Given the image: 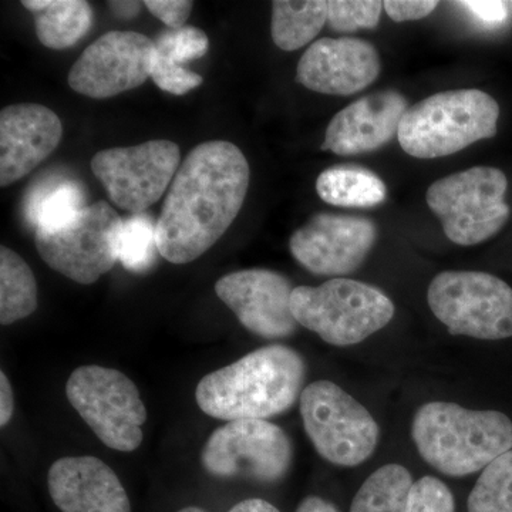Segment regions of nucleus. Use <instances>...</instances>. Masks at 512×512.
Segmentation results:
<instances>
[{"instance_id": "nucleus-1", "label": "nucleus", "mask_w": 512, "mask_h": 512, "mask_svg": "<svg viewBox=\"0 0 512 512\" xmlns=\"http://www.w3.org/2000/svg\"><path fill=\"white\" fill-rule=\"evenodd\" d=\"M249 164L229 141L192 148L168 188L156 222L158 251L171 264L195 261L235 221L249 187Z\"/></svg>"}, {"instance_id": "nucleus-2", "label": "nucleus", "mask_w": 512, "mask_h": 512, "mask_svg": "<svg viewBox=\"0 0 512 512\" xmlns=\"http://www.w3.org/2000/svg\"><path fill=\"white\" fill-rule=\"evenodd\" d=\"M305 377V360L296 350L266 346L202 377L195 399L214 419L266 420L291 409Z\"/></svg>"}, {"instance_id": "nucleus-3", "label": "nucleus", "mask_w": 512, "mask_h": 512, "mask_svg": "<svg viewBox=\"0 0 512 512\" xmlns=\"http://www.w3.org/2000/svg\"><path fill=\"white\" fill-rule=\"evenodd\" d=\"M414 444L426 463L450 477L483 470L512 448L510 417L456 403L424 404L414 416Z\"/></svg>"}, {"instance_id": "nucleus-4", "label": "nucleus", "mask_w": 512, "mask_h": 512, "mask_svg": "<svg viewBox=\"0 0 512 512\" xmlns=\"http://www.w3.org/2000/svg\"><path fill=\"white\" fill-rule=\"evenodd\" d=\"M500 106L490 94L458 89L433 94L407 109L400 123L404 153L423 160L451 156L497 134Z\"/></svg>"}, {"instance_id": "nucleus-5", "label": "nucleus", "mask_w": 512, "mask_h": 512, "mask_svg": "<svg viewBox=\"0 0 512 512\" xmlns=\"http://www.w3.org/2000/svg\"><path fill=\"white\" fill-rule=\"evenodd\" d=\"M298 325L333 346H352L383 329L394 316L386 293L353 279H330L319 286H298L292 293Z\"/></svg>"}, {"instance_id": "nucleus-6", "label": "nucleus", "mask_w": 512, "mask_h": 512, "mask_svg": "<svg viewBox=\"0 0 512 512\" xmlns=\"http://www.w3.org/2000/svg\"><path fill=\"white\" fill-rule=\"evenodd\" d=\"M507 188L503 171L480 165L431 184L427 205L451 242L470 247L494 237L507 224Z\"/></svg>"}, {"instance_id": "nucleus-7", "label": "nucleus", "mask_w": 512, "mask_h": 512, "mask_svg": "<svg viewBox=\"0 0 512 512\" xmlns=\"http://www.w3.org/2000/svg\"><path fill=\"white\" fill-rule=\"evenodd\" d=\"M431 312L448 332L481 340L512 336V289L497 276L444 271L427 291Z\"/></svg>"}, {"instance_id": "nucleus-8", "label": "nucleus", "mask_w": 512, "mask_h": 512, "mask_svg": "<svg viewBox=\"0 0 512 512\" xmlns=\"http://www.w3.org/2000/svg\"><path fill=\"white\" fill-rule=\"evenodd\" d=\"M66 396L104 446L123 453L140 447L146 406L136 384L119 370L79 367L67 380Z\"/></svg>"}, {"instance_id": "nucleus-9", "label": "nucleus", "mask_w": 512, "mask_h": 512, "mask_svg": "<svg viewBox=\"0 0 512 512\" xmlns=\"http://www.w3.org/2000/svg\"><path fill=\"white\" fill-rule=\"evenodd\" d=\"M301 414L313 447L335 466H359L376 450L380 436L376 420L338 384L319 380L306 386Z\"/></svg>"}, {"instance_id": "nucleus-10", "label": "nucleus", "mask_w": 512, "mask_h": 512, "mask_svg": "<svg viewBox=\"0 0 512 512\" xmlns=\"http://www.w3.org/2000/svg\"><path fill=\"white\" fill-rule=\"evenodd\" d=\"M291 439L268 420L228 421L211 434L201 453L202 467L218 478L276 483L292 466Z\"/></svg>"}, {"instance_id": "nucleus-11", "label": "nucleus", "mask_w": 512, "mask_h": 512, "mask_svg": "<svg viewBox=\"0 0 512 512\" xmlns=\"http://www.w3.org/2000/svg\"><path fill=\"white\" fill-rule=\"evenodd\" d=\"M121 222L109 202H96L60 231H36L37 252L53 271L77 284L92 285L116 265Z\"/></svg>"}, {"instance_id": "nucleus-12", "label": "nucleus", "mask_w": 512, "mask_h": 512, "mask_svg": "<svg viewBox=\"0 0 512 512\" xmlns=\"http://www.w3.org/2000/svg\"><path fill=\"white\" fill-rule=\"evenodd\" d=\"M180 160V147L173 141L151 140L99 151L92 170L117 207L143 214L168 191Z\"/></svg>"}, {"instance_id": "nucleus-13", "label": "nucleus", "mask_w": 512, "mask_h": 512, "mask_svg": "<svg viewBox=\"0 0 512 512\" xmlns=\"http://www.w3.org/2000/svg\"><path fill=\"white\" fill-rule=\"evenodd\" d=\"M156 43L137 32L106 33L76 60L69 86L90 99H110L137 89L151 77Z\"/></svg>"}, {"instance_id": "nucleus-14", "label": "nucleus", "mask_w": 512, "mask_h": 512, "mask_svg": "<svg viewBox=\"0 0 512 512\" xmlns=\"http://www.w3.org/2000/svg\"><path fill=\"white\" fill-rule=\"evenodd\" d=\"M376 238L375 222L369 218L322 212L293 232L289 249L312 274L343 276L365 262Z\"/></svg>"}, {"instance_id": "nucleus-15", "label": "nucleus", "mask_w": 512, "mask_h": 512, "mask_svg": "<svg viewBox=\"0 0 512 512\" xmlns=\"http://www.w3.org/2000/svg\"><path fill=\"white\" fill-rule=\"evenodd\" d=\"M292 284L269 269H245L222 276L215 284L218 298L241 325L265 339L288 338L298 328L292 313Z\"/></svg>"}, {"instance_id": "nucleus-16", "label": "nucleus", "mask_w": 512, "mask_h": 512, "mask_svg": "<svg viewBox=\"0 0 512 512\" xmlns=\"http://www.w3.org/2000/svg\"><path fill=\"white\" fill-rule=\"evenodd\" d=\"M380 70V56L372 43L356 37H325L303 53L296 82L312 92L352 96L375 83Z\"/></svg>"}, {"instance_id": "nucleus-17", "label": "nucleus", "mask_w": 512, "mask_h": 512, "mask_svg": "<svg viewBox=\"0 0 512 512\" xmlns=\"http://www.w3.org/2000/svg\"><path fill=\"white\" fill-rule=\"evenodd\" d=\"M63 136L59 116L40 104H15L0 113V185L9 187L43 163Z\"/></svg>"}, {"instance_id": "nucleus-18", "label": "nucleus", "mask_w": 512, "mask_h": 512, "mask_svg": "<svg viewBox=\"0 0 512 512\" xmlns=\"http://www.w3.org/2000/svg\"><path fill=\"white\" fill-rule=\"evenodd\" d=\"M407 100L394 90L369 94L340 110L326 128L323 151L357 156L379 150L399 134Z\"/></svg>"}, {"instance_id": "nucleus-19", "label": "nucleus", "mask_w": 512, "mask_h": 512, "mask_svg": "<svg viewBox=\"0 0 512 512\" xmlns=\"http://www.w3.org/2000/svg\"><path fill=\"white\" fill-rule=\"evenodd\" d=\"M53 503L62 512H131L126 488L96 457H64L47 476Z\"/></svg>"}, {"instance_id": "nucleus-20", "label": "nucleus", "mask_w": 512, "mask_h": 512, "mask_svg": "<svg viewBox=\"0 0 512 512\" xmlns=\"http://www.w3.org/2000/svg\"><path fill=\"white\" fill-rule=\"evenodd\" d=\"M22 5L35 15L37 39L49 49H69L92 26L93 10L84 0H25Z\"/></svg>"}, {"instance_id": "nucleus-21", "label": "nucleus", "mask_w": 512, "mask_h": 512, "mask_svg": "<svg viewBox=\"0 0 512 512\" xmlns=\"http://www.w3.org/2000/svg\"><path fill=\"white\" fill-rule=\"evenodd\" d=\"M83 185L69 177H52L30 192L26 218L40 232H56L72 224L86 208Z\"/></svg>"}, {"instance_id": "nucleus-22", "label": "nucleus", "mask_w": 512, "mask_h": 512, "mask_svg": "<svg viewBox=\"0 0 512 512\" xmlns=\"http://www.w3.org/2000/svg\"><path fill=\"white\" fill-rule=\"evenodd\" d=\"M316 192L320 200L335 207L372 208L386 198V185L360 165H335L319 175Z\"/></svg>"}, {"instance_id": "nucleus-23", "label": "nucleus", "mask_w": 512, "mask_h": 512, "mask_svg": "<svg viewBox=\"0 0 512 512\" xmlns=\"http://www.w3.org/2000/svg\"><path fill=\"white\" fill-rule=\"evenodd\" d=\"M328 22V2L308 0L272 2L271 35L285 52L301 49L311 43Z\"/></svg>"}, {"instance_id": "nucleus-24", "label": "nucleus", "mask_w": 512, "mask_h": 512, "mask_svg": "<svg viewBox=\"0 0 512 512\" xmlns=\"http://www.w3.org/2000/svg\"><path fill=\"white\" fill-rule=\"evenodd\" d=\"M37 308V284L32 269L12 249L0 248V323L12 325Z\"/></svg>"}, {"instance_id": "nucleus-25", "label": "nucleus", "mask_w": 512, "mask_h": 512, "mask_svg": "<svg viewBox=\"0 0 512 512\" xmlns=\"http://www.w3.org/2000/svg\"><path fill=\"white\" fill-rule=\"evenodd\" d=\"M413 484L409 470L400 464H386L359 488L350 512H406Z\"/></svg>"}, {"instance_id": "nucleus-26", "label": "nucleus", "mask_w": 512, "mask_h": 512, "mask_svg": "<svg viewBox=\"0 0 512 512\" xmlns=\"http://www.w3.org/2000/svg\"><path fill=\"white\" fill-rule=\"evenodd\" d=\"M117 261L127 271L144 274L156 264L160 255L156 222L147 214H133L120 225L116 239Z\"/></svg>"}, {"instance_id": "nucleus-27", "label": "nucleus", "mask_w": 512, "mask_h": 512, "mask_svg": "<svg viewBox=\"0 0 512 512\" xmlns=\"http://www.w3.org/2000/svg\"><path fill=\"white\" fill-rule=\"evenodd\" d=\"M468 512H512V450L484 468L468 497Z\"/></svg>"}, {"instance_id": "nucleus-28", "label": "nucleus", "mask_w": 512, "mask_h": 512, "mask_svg": "<svg viewBox=\"0 0 512 512\" xmlns=\"http://www.w3.org/2000/svg\"><path fill=\"white\" fill-rule=\"evenodd\" d=\"M383 2L377 0H332L328 2V23L336 32L375 29L380 22Z\"/></svg>"}, {"instance_id": "nucleus-29", "label": "nucleus", "mask_w": 512, "mask_h": 512, "mask_svg": "<svg viewBox=\"0 0 512 512\" xmlns=\"http://www.w3.org/2000/svg\"><path fill=\"white\" fill-rule=\"evenodd\" d=\"M156 52L181 64L207 55L210 49V39L201 29L194 26H184L178 30H170L158 36Z\"/></svg>"}, {"instance_id": "nucleus-30", "label": "nucleus", "mask_w": 512, "mask_h": 512, "mask_svg": "<svg viewBox=\"0 0 512 512\" xmlns=\"http://www.w3.org/2000/svg\"><path fill=\"white\" fill-rule=\"evenodd\" d=\"M406 512H456L450 488L436 477H423L410 488Z\"/></svg>"}, {"instance_id": "nucleus-31", "label": "nucleus", "mask_w": 512, "mask_h": 512, "mask_svg": "<svg viewBox=\"0 0 512 512\" xmlns=\"http://www.w3.org/2000/svg\"><path fill=\"white\" fill-rule=\"evenodd\" d=\"M151 79L161 90L174 94V96H184L202 84L200 74L190 72L181 64L175 63L157 52L154 53Z\"/></svg>"}, {"instance_id": "nucleus-32", "label": "nucleus", "mask_w": 512, "mask_h": 512, "mask_svg": "<svg viewBox=\"0 0 512 512\" xmlns=\"http://www.w3.org/2000/svg\"><path fill=\"white\" fill-rule=\"evenodd\" d=\"M144 6L165 26L173 30L184 28L194 3L187 0H146Z\"/></svg>"}, {"instance_id": "nucleus-33", "label": "nucleus", "mask_w": 512, "mask_h": 512, "mask_svg": "<svg viewBox=\"0 0 512 512\" xmlns=\"http://www.w3.org/2000/svg\"><path fill=\"white\" fill-rule=\"evenodd\" d=\"M439 2L429 0H386L383 2V9L386 10L389 18L394 22H409V20H420L429 16Z\"/></svg>"}, {"instance_id": "nucleus-34", "label": "nucleus", "mask_w": 512, "mask_h": 512, "mask_svg": "<svg viewBox=\"0 0 512 512\" xmlns=\"http://www.w3.org/2000/svg\"><path fill=\"white\" fill-rule=\"evenodd\" d=\"M458 5L463 6L468 12L473 13L481 22L490 23V25H498L508 18L510 12V3L507 2H460Z\"/></svg>"}, {"instance_id": "nucleus-35", "label": "nucleus", "mask_w": 512, "mask_h": 512, "mask_svg": "<svg viewBox=\"0 0 512 512\" xmlns=\"http://www.w3.org/2000/svg\"><path fill=\"white\" fill-rule=\"evenodd\" d=\"M15 413V396L5 372L0 373V426L5 427Z\"/></svg>"}, {"instance_id": "nucleus-36", "label": "nucleus", "mask_w": 512, "mask_h": 512, "mask_svg": "<svg viewBox=\"0 0 512 512\" xmlns=\"http://www.w3.org/2000/svg\"><path fill=\"white\" fill-rule=\"evenodd\" d=\"M228 512H281L275 505L261 498H251V500L241 501L231 508Z\"/></svg>"}, {"instance_id": "nucleus-37", "label": "nucleus", "mask_w": 512, "mask_h": 512, "mask_svg": "<svg viewBox=\"0 0 512 512\" xmlns=\"http://www.w3.org/2000/svg\"><path fill=\"white\" fill-rule=\"evenodd\" d=\"M296 512H338V508L332 503H329V501L323 500V498L311 495V497H306L305 500L299 504Z\"/></svg>"}, {"instance_id": "nucleus-38", "label": "nucleus", "mask_w": 512, "mask_h": 512, "mask_svg": "<svg viewBox=\"0 0 512 512\" xmlns=\"http://www.w3.org/2000/svg\"><path fill=\"white\" fill-rule=\"evenodd\" d=\"M110 8L120 18H134L141 9L138 2H110Z\"/></svg>"}, {"instance_id": "nucleus-39", "label": "nucleus", "mask_w": 512, "mask_h": 512, "mask_svg": "<svg viewBox=\"0 0 512 512\" xmlns=\"http://www.w3.org/2000/svg\"><path fill=\"white\" fill-rule=\"evenodd\" d=\"M178 512H208V511H205L204 508L194 507V505H192V507H185V508H183V510H180Z\"/></svg>"}, {"instance_id": "nucleus-40", "label": "nucleus", "mask_w": 512, "mask_h": 512, "mask_svg": "<svg viewBox=\"0 0 512 512\" xmlns=\"http://www.w3.org/2000/svg\"><path fill=\"white\" fill-rule=\"evenodd\" d=\"M510 10H511V12H512V2H510Z\"/></svg>"}]
</instances>
